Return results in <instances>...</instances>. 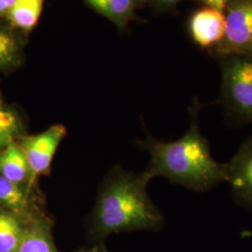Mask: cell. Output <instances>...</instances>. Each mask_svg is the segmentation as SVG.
<instances>
[{"instance_id": "cell-1", "label": "cell", "mask_w": 252, "mask_h": 252, "mask_svg": "<svg viewBox=\"0 0 252 252\" xmlns=\"http://www.w3.org/2000/svg\"><path fill=\"white\" fill-rule=\"evenodd\" d=\"M204 104L194 97L189 108V127L174 141H162L149 135L140 141L150 155L145 174L153 180L162 177L173 184L197 192H205L226 182L225 162H217L200 126V112Z\"/></svg>"}, {"instance_id": "cell-12", "label": "cell", "mask_w": 252, "mask_h": 252, "mask_svg": "<svg viewBox=\"0 0 252 252\" xmlns=\"http://www.w3.org/2000/svg\"><path fill=\"white\" fill-rule=\"evenodd\" d=\"M24 40L22 33L0 18V71H9L19 66L23 59Z\"/></svg>"}, {"instance_id": "cell-10", "label": "cell", "mask_w": 252, "mask_h": 252, "mask_svg": "<svg viewBox=\"0 0 252 252\" xmlns=\"http://www.w3.org/2000/svg\"><path fill=\"white\" fill-rule=\"evenodd\" d=\"M0 176L27 189L34 190L31 172L17 141L0 151Z\"/></svg>"}, {"instance_id": "cell-5", "label": "cell", "mask_w": 252, "mask_h": 252, "mask_svg": "<svg viewBox=\"0 0 252 252\" xmlns=\"http://www.w3.org/2000/svg\"><path fill=\"white\" fill-rule=\"evenodd\" d=\"M66 135L64 126L55 125L36 135H24L17 141L27 159L36 185L38 177L50 171L54 155Z\"/></svg>"}, {"instance_id": "cell-11", "label": "cell", "mask_w": 252, "mask_h": 252, "mask_svg": "<svg viewBox=\"0 0 252 252\" xmlns=\"http://www.w3.org/2000/svg\"><path fill=\"white\" fill-rule=\"evenodd\" d=\"M85 3L112 22L116 27L123 30L128 24L135 19L137 9L146 4L145 0H84Z\"/></svg>"}, {"instance_id": "cell-3", "label": "cell", "mask_w": 252, "mask_h": 252, "mask_svg": "<svg viewBox=\"0 0 252 252\" xmlns=\"http://www.w3.org/2000/svg\"><path fill=\"white\" fill-rule=\"evenodd\" d=\"M219 61V102L226 122L234 127L252 125V55H228Z\"/></svg>"}, {"instance_id": "cell-15", "label": "cell", "mask_w": 252, "mask_h": 252, "mask_svg": "<svg viewBox=\"0 0 252 252\" xmlns=\"http://www.w3.org/2000/svg\"><path fill=\"white\" fill-rule=\"evenodd\" d=\"M26 135V127L18 110L0 98V151Z\"/></svg>"}, {"instance_id": "cell-9", "label": "cell", "mask_w": 252, "mask_h": 252, "mask_svg": "<svg viewBox=\"0 0 252 252\" xmlns=\"http://www.w3.org/2000/svg\"><path fill=\"white\" fill-rule=\"evenodd\" d=\"M15 252H60L54 243L53 223L42 211L29 220Z\"/></svg>"}, {"instance_id": "cell-8", "label": "cell", "mask_w": 252, "mask_h": 252, "mask_svg": "<svg viewBox=\"0 0 252 252\" xmlns=\"http://www.w3.org/2000/svg\"><path fill=\"white\" fill-rule=\"evenodd\" d=\"M0 207L31 220L41 211L36 205L34 190L27 189L0 176Z\"/></svg>"}, {"instance_id": "cell-17", "label": "cell", "mask_w": 252, "mask_h": 252, "mask_svg": "<svg viewBox=\"0 0 252 252\" xmlns=\"http://www.w3.org/2000/svg\"><path fill=\"white\" fill-rule=\"evenodd\" d=\"M194 1L198 2L199 4H201L202 6H207V7H211V8L223 11L230 0H194Z\"/></svg>"}, {"instance_id": "cell-14", "label": "cell", "mask_w": 252, "mask_h": 252, "mask_svg": "<svg viewBox=\"0 0 252 252\" xmlns=\"http://www.w3.org/2000/svg\"><path fill=\"white\" fill-rule=\"evenodd\" d=\"M29 220L0 207V252H16Z\"/></svg>"}, {"instance_id": "cell-4", "label": "cell", "mask_w": 252, "mask_h": 252, "mask_svg": "<svg viewBox=\"0 0 252 252\" xmlns=\"http://www.w3.org/2000/svg\"><path fill=\"white\" fill-rule=\"evenodd\" d=\"M223 12L224 36L210 55H252V0H230Z\"/></svg>"}, {"instance_id": "cell-6", "label": "cell", "mask_w": 252, "mask_h": 252, "mask_svg": "<svg viewBox=\"0 0 252 252\" xmlns=\"http://www.w3.org/2000/svg\"><path fill=\"white\" fill-rule=\"evenodd\" d=\"M225 166L226 182L234 202L252 210V136L239 146Z\"/></svg>"}, {"instance_id": "cell-16", "label": "cell", "mask_w": 252, "mask_h": 252, "mask_svg": "<svg viewBox=\"0 0 252 252\" xmlns=\"http://www.w3.org/2000/svg\"><path fill=\"white\" fill-rule=\"evenodd\" d=\"M146 4H149L153 9L157 11H170L182 1L186 0H145Z\"/></svg>"}, {"instance_id": "cell-13", "label": "cell", "mask_w": 252, "mask_h": 252, "mask_svg": "<svg viewBox=\"0 0 252 252\" xmlns=\"http://www.w3.org/2000/svg\"><path fill=\"white\" fill-rule=\"evenodd\" d=\"M44 0H16L5 19L9 26L22 34L36 27L42 12Z\"/></svg>"}, {"instance_id": "cell-18", "label": "cell", "mask_w": 252, "mask_h": 252, "mask_svg": "<svg viewBox=\"0 0 252 252\" xmlns=\"http://www.w3.org/2000/svg\"><path fill=\"white\" fill-rule=\"evenodd\" d=\"M16 0H0V18H5Z\"/></svg>"}, {"instance_id": "cell-19", "label": "cell", "mask_w": 252, "mask_h": 252, "mask_svg": "<svg viewBox=\"0 0 252 252\" xmlns=\"http://www.w3.org/2000/svg\"><path fill=\"white\" fill-rule=\"evenodd\" d=\"M108 252L106 247L104 246V244L97 243L94 246H92L90 248H86V249H82L80 252Z\"/></svg>"}, {"instance_id": "cell-2", "label": "cell", "mask_w": 252, "mask_h": 252, "mask_svg": "<svg viewBox=\"0 0 252 252\" xmlns=\"http://www.w3.org/2000/svg\"><path fill=\"white\" fill-rule=\"evenodd\" d=\"M151 179L118 168L103 184L92 217V234L103 238L112 234L158 231L164 223L160 209L150 197Z\"/></svg>"}, {"instance_id": "cell-7", "label": "cell", "mask_w": 252, "mask_h": 252, "mask_svg": "<svg viewBox=\"0 0 252 252\" xmlns=\"http://www.w3.org/2000/svg\"><path fill=\"white\" fill-rule=\"evenodd\" d=\"M187 30L191 41L201 50L211 54L224 36V12L211 7L202 6L190 14Z\"/></svg>"}]
</instances>
